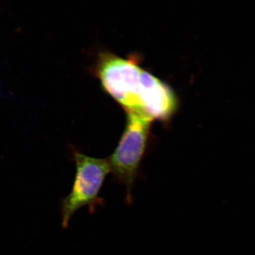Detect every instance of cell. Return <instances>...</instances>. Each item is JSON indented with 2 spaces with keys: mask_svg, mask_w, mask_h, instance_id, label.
Listing matches in <instances>:
<instances>
[{
  "mask_svg": "<svg viewBox=\"0 0 255 255\" xmlns=\"http://www.w3.org/2000/svg\"><path fill=\"white\" fill-rule=\"evenodd\" d=\"M127 123L119 143L107 158L115 178L125 186L128 202L147 146L151 120L141 114L127 113Z\"/></svg>",
  "mask_w": 255,
  "mask_h": 255,
  "instance_id": "1",
  "label": "cell"
},
{
  "mask_svg": "<svg viewBox=\"0 0 255 255\" xmlns=\"http://www.w3.org/2000/svg\"><path fill=\"white\" fill-rule=\"evenodd\" d=\"M73 160L76 173L71 192L61 204L62 225L68 226L78 210L87 206L91 213L101 203L100 193L105 179L111 172L107 158L91 157L74 151Z\"/></svg>",
  "mask_w": 255,
  "mask_h": 255,
  "instance_id": "2",
  "label": "cell"
},
{
  "mask_svg": "<svg viewBox=\"0 0 255 255\" xmlns=\"http://www.w3.org/2000/svg\"><path fill=\"white\" fill-rule=\"evenodd\" d=\"M143 69L135 57L102 53L96 72L105 91L128 113L139 114L138 97Z\"/></svg>",
  "mask_w": 255,
  "mask_h": 255,
  "instance_id": "3",
  "label": "cell"
},
{
  "mask_svg": "<svg viewBox=\"0 0 255 255\" xmlns=\"http://www.w3.org/2000/svg\"><path fill=\"white\" fill-rule=\"evenodd\" d=\"M139 113L151 121L166 120L177 107L173 92L160 80L142 71L138 97Z\"/></svg>",
  "mask_w": 255,
  "mask_h": 255,
  "instance_id": "4",
  "label": "cell"
}]
</instances>
